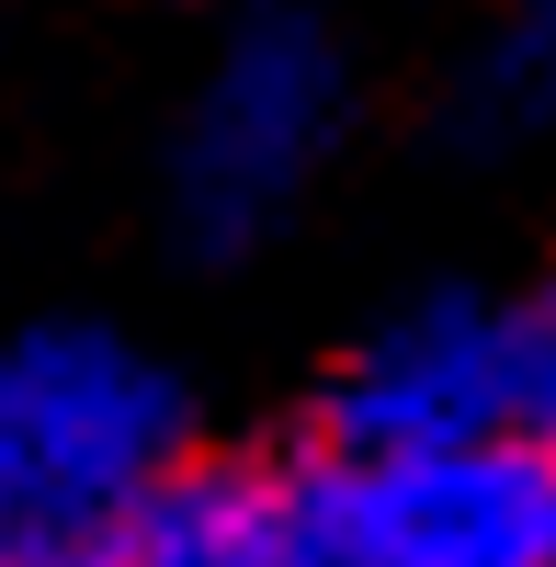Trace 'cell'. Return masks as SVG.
Returning <instances> with one entry per match:
<instances>
[{
	"instance_id": "6",
	"label": "cell",
	"mask_w": 556,
	"mask_h": 567,
	"mask_svg": "<svg viewBox=\"0 0 556 567\" xmlns=\"http://www.w3.org/2000/svg\"><path fill=\"white\" fill-rule=\"evenodd\" d=\"M443 125L466 148H523L556 125V0H500L443 80Z\"/></svg>"
},
{
	"instance_id": "2",
	"label": "cell",
	"mask_w": 556,
	"mask_h": 567,
	"mask_svg": "<svg viewBox=\"0 0 556 567\" xmlns=\"http://www.w3.org/2000/svg\"><path fill=\"white\" fill-rule=\"evenodd\" d=\"M352 45L330 12L307 0H250L227 12V34L205 45L194 91L171 114V239L194 261H250L296 227V205L318 194V171L352 148Z\"/></svg>"
},
{
	"instance_id": "1",
	"label": "cell",
	"mask_w": 556,
	"mask_h": 567,
	"mask_svg": "<svg viewBox=\"0 0 556 567\" xmlns=\"http://www.w3.org/2000/svg\"><path fill=\"white\" fill-rule=\"evenodd\" d=\"M194 454V386L148 341L103 318L0 329V567H114Z\"/></svg>"
},
{
	"instance_id": "4",
	"label": "cell",
	"mask_w": 556,
	"mask_h": 567,
	"mask_svg": "<svg viewBox=\"0 0 556 567\" xmlns=\"http://www.w3.org/2000/svg\"><path fill=\"white\" fill-rule=\"evenodd\" d=\"M318 443L341 454H454L512 443V318L488 284H432L387 307L318 386Z\"/></svg>"
},
{
	"instance_id": "3",
	"label": "cell",
	"mask_w": 556,
	"mask_h": 567,
	"mask_svg": "<svg viewBox=\"0 0 556 567\" xmlns=\"http://www.w3.org/2000/svg\"><path fill=\"white\" fill-rule=\"evenodd\" d=\"M296 567H556V454L454 443V454H341L296 432L285 454Z\"/></svg>"
},
{
	"instance_id": "5",
	"label": "cell",
	"mask_w": 556,
	"mask_h": 567,
	"mask_svg": "<svg viewBox=\"0 0 556 567\" xmlns=\"http://www.w3.org/2000/svg\"><path fill=\"white\" fill-rule=\"evenodd\" d=\"M114 567H296L285 465H272V454H194L125 523Z\"/></svg>"
},
{
	"instance_id": "7",
	"label": "cell",
	"mask_w": 556,
	"mask_h": 567,
	"mask_svg": "<svg viewBox=\"0 0 556 567\" xmlns=\"http://www.w3.org/2000/svg\"><path fill=\"white\" fill-rule=\"evenodd\" d=\"M500 318H512V443L556 454V261L534 284H512Z\"/></svg>"
}]
</instances>
